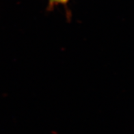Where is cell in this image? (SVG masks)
<instances>
[{"mask_svg":"<svg viewBox=\"0 0 134 134\" xmlns=\"http://www.w3.org/2000/svg\"><path fill=\"white\" fill-rule=\"evenodd\" d=\"M49 1V8L48 9H53L56 5H66L69 0H48Z\"/></svg>","mask_w":134,"mask_h":134,"instance_id":"6da1fadb","label":"cell"}]
</instances>
